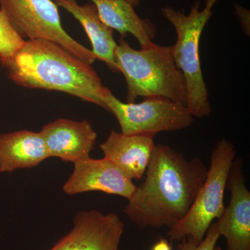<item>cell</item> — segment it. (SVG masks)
Here are the masks:
<instances>
[{
	"instance_id": "cell-18",
	"label": "cell",
	"mask_w": 250,
	"mask_h": 250,
	"mask_svg": "<svg viewBox=\"0 0 250 250\" xmlns=\"http://www.w3.org/2000/svg\"><path fill=\"white\" fill-rule=\"evenodd\" d=\"M235 14L239 19L241 28L246 36L250 34V11L243 6L234 4Z\"/></svg>"
},
{
	"instance_id": "cell-4",
	"label": "cell",
	"mask_w": 250,
	"mask_h": 250,
	"mask_svg": "<svg viewBox=\"0 0 250 250\" xmlns=\"http://www.w3.org/2000/svg\"><path fill=\"white\" fill-rule=\"evenodd\" d=\"M218 0H207L204 9L200 1L192 6L190 13L166 6L163 16L172 24L177 41L171 46L172 58L183 74L187 91V107L194 118H208L212 112L209 94L204 79L200 59V41L202 31L211 17L212 9Z\"/></svg>"
},
{
	"instance_id": "cell-7",
	"label": "cell",
	"mask_w": 250,
	"mask_h": 250,
	"mask_svg": "<svg viewBox=\"0 0 250 250\" xmlns=\"http://www.w3.org/2000/svg\"><path fill=\"white\" fill-rule=\"evenodd\" d=\"M106 111L118 120L125 135H154L191 126L194 117L184 105L163 98H146L141 103H123L108 90L104 98Z\"/></svg>"
},
{
	"instance_id": "cell-15",
	"label": "cell",
	"mask_w": 250,
	"mask_h": 250,
	"mask_svg": "<svg viewBox=\"0 0 250 250\" xmlns=\"http://www.w3.org/2000/svg\"><path fill=\"white\" fill-rule=\"evenodd\" d=\"M99 17L108 27L118 31L122 38L131 34L141 47L153 42L157 31L156 24L149 19L140 18L134 6L126 0H91Z\"/></svg>"
},
{
	"instance_id": "cell-10",
	"label": "cell",
	"mask_w": 250,
	"mask_h": 250,
	"mask_svg": "<svg viewBox=\"0 0 250 250\" xmlns=\"http://www.w3.org/2000/svg\"><path fill=\"white\" fill-rule=\"evenodd\" d=\"M74 166L73 172L62 188L67 195L100 191L129 200L137 188L132 179L107 158L89 157L75 163Z\"/></svg>"
},
{
	"instance_id": "cell-20",
	"label": "cell",
	"mask_w": 250,
	"mask_h": 250,
	"mask_svg": "<svg viewBox=\"0 0 250 250\" xmlns=\"http://www.w3.org/2000/svg\"><path fill=\"white\" fill-rule=\"evenodd\" d=\"M126 1H127L130 4H132L133 6H136L140 4L141 0H126Z\"/></svg>"
},
{
	"instance_id": "cell-9",
	"label": "cell",
	"mask_w": 250,
	"mask_h": 250,
	"mask_svg": "<svg viewBox=\"0 0 250 250\" xmlns=\"http://www.w3.org/2000/svg\"><path fill=\"white\" fill-rule=\"evenodd\" d=\"M227 188L229 203L218 219L217 229L227 241V250H250V192L246 184L243 161L235 159Z\"/></svg>"
},
{
	"instance_id": "cell-16",
	"label": "cell",
	"mask_w": 250,
	"mask_h": 250,
	"mask_svg": "<svg viewBox=\"0 0 250 250\" xmlns=\"http://www.w3.org/2000/svg\"><path fill=\"white\" fill-rule=\"evenodd\" d=\"M24 42L25 40L18 34L4 11L0 9V64L7 66Z\"/></svg>"
},
{
	"instance_id": "cell-13",
	"label": "cell",
	"mask_w": 250,
	"mask_h": 250,
	"mask_svg": "<svg viewBox=\"0 0 250 250\" xmlns=\"http://www.w3.org/2000/svg\"><path fill=\"white\" fill-rule=\"evenodd\" d=\"M48 158L40 132L21 130L0 134V173L32 168Z\"/></svg>"
},
{
	"instance_id": "cell-12",
	"label": "cell",
	"mask_w": 250,
	"mask_h": 250,
	"mask_svg": "<svg viewBox=\"0 0 250 250\" xmlns=\"http://www.w3.org/2000/svg\"><path fill=\"white\" fill-rule=\"evenodd\" d=\"M154 135H125L112 130L100 145L104 157L129 178L141 179L146 174L155 149Z\"/></svg>"
},
{
	"instance_id": "cell-5",
	"label": "cell",
	"mask_w": 250,
	"mask_h": 250,
	"mask_svg": "<svg viewBox=\"0 0 250 250\" xmlns=\"http://www.w3.org/2000/svg\"><path fill=\"white\" fill-rule=\"evenodd\" d=\"M236 149L231 141L219 140L211 152L207 178L191 208L183 220L169 229L171 241L180 242L191 238L200 244L215 219L223 214L224 195L230 169L236 157Z\"/></svg>"
},
{
	"instance_id": "cell-21",
	"label": "cell",
	"mask_w": 250,
	"mask_h": 250,
	"mask_svg": "<svg viewBox=\"0 0 250 250\" xmlns=\"http://www.w3.org/2000/svg\"><path fill=\"white\" fill-rule=\"evenodd\" d=\"M213 250H223V249H222L221 248H220V247L215 246L214 249H213Z\"/></svg>"
},
{
	"instance_id": "cell-3",
	"label": "cell",
	"mask_w": 250,
	"mask_h": 250,
	"mask_svg": "<svg viewBox=\"0 0 250 250\" xmlns=\"http://www.w3.org/2000/svg\"><path fill=\"white\" fill-rule=\"evenodd\" d=\"M115 57L118 72L126 80L127 103L139 97L163 98L187 106L185 80L174 63L171 46L152 42L138 50L121 38Z\"/></svg>"
},
{
	"instance_id": "cell-14",
	"label": "cell",
	"mask_w": 250,
	"mask_h": 250,
	"mask_svg": "<svg viewBox=\"0 0 250 250\" xmlns=\"http://www.w3.org/2000/svg\"><path fill=\"white\" fill-rule=\"evenodd\" d=\"M53 1L82 24L91 42V50L97 59L105 62L111 71L119 72L115 57L118 43L113 37V29L101 21L95 4L80 5L76 0Z\"/></svg>"
},
{
	"instance_id": "cell-2",
	"label": "cell",
	"mask_w": 250,
	"mask_h": 250,
	"mask_svg": "<svg viewBox=\"0 0 250 250\" xmlns=\"http://www.w3.org/2000/svg\"><path fill=\"white\" fill-rule=\"evenodd\" d=\"M6 67L16 84L62 92L106 110L104 98L109 89L91 65L52 41H25Z\"/></svg>"
},
{
	"instance_id": "cell-17",
	"label": "cell",
	"mask_w": 250,
	"mask_h": 250,
	"mask_svg": "<svg viewBox=\"0 0 250 250\" xmlns=\"http://www.w3.org/2000/svg\"><path fill=\"white\" fill-rule=\"evenodd\" d=\"M220 237L216 224L213 223L206 233L203 241L200 244H195L191 238H185L180 241L178 250H213Z\"/></svg>"
},
{
	"instance_id": "cell-19",
	"label": "cell",
	"mask_w": 250,
	"mask_h": 250,
	"mask_svg": "<svg viewBox=\"0 0 250 250\" xmlns=\"http://www.w3.org/2000/svg\"><path fill=\"white\" fill-rule=\"evenodd\" d=\"M152 250H172V246L165 238H160L152 247Z\"/></svg>"
},
{
	"instance_id": "cell-6",
	"label": "cell",
	"mask_w": 250,
	"mask_h": 250,
	"mask_svg": "<svg viewBox=\"0 0 250 250\" xmlns=\"http://www.w3.org/2000/svg\"><path fill=\"white\" fill-rule=\"evenodd\" d=\"M0 9L23 39L52 41L90 65L97 60L91 49L63 29L58 6L52 0H0Z\"/></svg>"
},
{
	"instance_id": "cell-11",
	"label": "cell",
	"mask_w": 250,
	"mask_h": 250,
	"mask_svg": "<svg viewBox=\"0 0 250 250\" xmlns=\"http://www.w3.org/2000/svg\"><path fill=\"white\" fill-rule=\"evenodd\" d=\"M49 157L73 164L90 157L96 142V131L89 122L59 118L40 131Z\"/></svg>"
},
{
	"instance_id": "cell-8",
	"label": "cell",
	"mask_w": 250,
	"mask_h": 250,
	"mask_svg": "<svg viewBox=\"0 0 250 250\" xmlns=\"http://www.w3.org/2000/svg\"><path fill=\"white\" fill-rule=\"evenodd\" d=\"M124 229L116 213L82 210L74 217L70 232L49 250H119Z\"/></svg>"
},
{
	"instance_id": "cell-1",
	"label": "cell",
	"mask_w": 250,
	"mask_h": 250,
	"mask_svg": "<svg viewBox=\"0 0 250 250\" xmlns=\"http://www.w3.org/2000/svg\"><path fill=\"white\" fill-rule=\"evenodd\" d=\"M198 157L187 159L167 145L156 146L146 172L124 213L141 229H170L185 218L207 178Z\"/></svg>"
}]
</instances>
